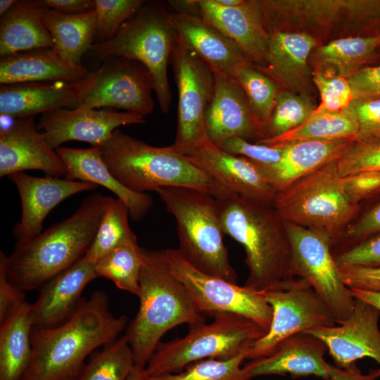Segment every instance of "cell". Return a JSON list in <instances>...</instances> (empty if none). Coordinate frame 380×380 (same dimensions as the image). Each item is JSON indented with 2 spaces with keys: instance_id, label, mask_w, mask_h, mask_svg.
Returning a JSON list of instances; mask_svg holds the SVG:
<instances>
[{
  "instance_id": "47",
  "label": "cell",
  "mask_w": 380,
  "mask_h": 380,
  "mask_svg": "<svg viewBox=\"0 0 380 380\" xmlns=\"http://www.w3.org/2000/svg\"><path fill=\"white\" fill-rule=\"evenodd\" d=\"M222 150L264 166L274 165L281 159L283 149L280 146L253 143L239 137L227 139L220 148Z\"/></svg>"
},
{
  "instance_id": "12",
  "label": "cell",
  "mask_w": 380,
  "mask_h": 380,
  "mask_svg": "<svg viewBox=\"0 0 380 380\" xmlns=\"http://www.w3.org/2000/svg\"><path fill=\"white\" fill-rule=\"evenodd\" d=\"M293 274L306 281L324 301L337 324L351 315L355 298L340 276L325 232L286 222Z\"/></svg>"
},
{
  "instance_id": "20",
  "label": "cell",
  "mask_w": 380,
  "mask_h": 380,
  "mask_svg": "<svg viewBox=\"0 0 380 380\" xmlns=\"http://www.w3.org/2000/svg\"><path fill=\"white\" fill-rule=\"evenodd\" d=\"M8 177L16 186L21 202V219L13 229L17 242L40 234L46 217L63 201L98 186L91 182L49 176L39 177L24 172L11 174Z\"/></svg>"
},
{
  "instance_id": "53",
  "label": "cell",
  "mask_w": 380,
  "mask_h": 380,
  "mask_svg": "<svg viewBox=\"0 0 380 380\" xmlns=\"http://www.w3.org/2000/svg\"><path fill=\"white\" fill-rule=\"evenodd\" d=\"M380 376V369L363 374L356 363L346 368L330 364L329 380H376Z\"/></svg>"
},
{
  "instance_id": "17",
  "label": "cell",
  "mask_w": 380,
  "mask_h": 380,
  "mask_svg": "<svg viewBox=\"0 0 380 380\" xmlns=\"http://www.w3.org/2000/svg\"><path fill=\"white\" fill-rule=\"evenodd\" d=\"M213 93L206 110L208 140L220 148L227 139L239 137L255 143L267 138L239 84L232 78L214 74Z\"/></svg>"
},
{
  "instance_id": "40",
  "label": "cell",
  "mask_w": 380,
  "mask_h": 380,
  "mask_svg": "<svg viewBox=\"0 0 380 380\" xmlns=\"http://www.w3.org/2000/svg\"><path fill=\"white\" fill-rule=\"evenodd\" d=\"M234 80L241 87L253 113L265 129L280 87L273 79L250 63L238 70Z\"/></svg>"
},
{
  "instance_id": "43",
  "label": "cell",
  "mask_w": 380,
  "mask_h": 380,
  "mask_svg": "<svg viewBox=\"0 0 380 380\" xmlns=\"http://www.w3.org/2000/svg\"><path fill=\"white\" fill-rule=\"evenodd\" d=\"M312 76L321 100L312 114L341 112L353 100L348 79L319 70H312Z\"/></svg>"
},
{
  "instance_id": "25",
  "label": "cell",
  "mask_w": 380,
  "mask_h": 380,
  "mask_svg": "<svg viewBox=\"0 0 380 380\" xmlns=\"http://www.w3.org/2000/svg\"><path fill=\"white\" fill-rule=\"evenodd\" d=\"M169 18L179 39L213 74L234 79L238 70L249 63L233 40L201 17L175 12L169 7Z\"/></svg>"
},
{
  "instance_id": "14",
  "label": "cell",
  "mask_w": 380,
  "mask_h": 380,
  "mask_svg": "<svg viewBox=\"0 0 380 380\" xmlns=\"http://www.w3.org/2000/svg\"><path fill=\"white\" fill-rule=\"evenodd\" d=\"M170 63L178 91L177 131L172 146L190 157L209 141L205 118L213 93L214 74L178 36Z\"/></svg>"
},
{
  "instance_id": "36",
  "label": "cell",
  "mask_w": 380,
  "mask_h": 380,
  "mask_svg": "<svg viewBox=\"0 0 380 380\" xmlns=\"http://www.w3.org/2000/svg\"><path fill=\"white\" fill-rule=\"evenodd\" d=\"M142 265L141 247L137 241L128 242L110 251L96 262L98 277L111 280L120 289L139 297Z\"/></svg>"
},
{
  "instance_id": "26",
  "label": "cell",
  "mask_w": 380,
  "mask_h": 380,
  "mask_svg": "<svg viewBox=\"0 0 380 380\" xmlns=\"http://www.w3.org/2000/svg\"><path fill=\"white\" fill-rule=\"evenodd\" d=\"M96 262L85 255L43 286L32 305L34 327H51L66 321L76 310L86 286L97 278Z\"/></svg>"
},
{
  "instance_id": "2",
  "label": "cell",
  "mask_w": 380,
  "mask_h": 380,
  "mask_svg": "<svg viewBox=\"0 0 380 380\" xmlns=\"http://www.w3.org/2000/svg\"><path fill=\"white\" fill-rule=\"evenodd\" d=\"M101 192L85 198L68 218L38 235L0 252L8 281L23 291L43 286L85 255L111 199Z\"/></svg>"
},
{
  "instance_id": "38",
  "label": "cell",
  "mask_w": 380,
  "mask_h": 380,
  "mask_svg": "<svg viewBox=\"0 0 380 380\" xmlns=\"http://www.w3.org/2000/svg\"><path fill=\"white\" fill-rule=\"evenodd\" d=\"M249 349L229 358H208L189 365L182 371L155 376L145 375L144 380H251L241 367Z\"/></svg>"
},
{
  "instance_id": "13",
  "label": "cell",
  "mask_w": 380,
  "mask_h": 380,
  "mask_svg": "<svg viewBox=\"0 0 380 380\" xmlns=\"http://www.w3.org/2000/svg\"><path fill=\"white\" fill-rule=\"evenodd\" d=\"M76 84L80 108L108 107L142 116L154 110L152 75L144 65L133 59L108 58Z\"/></svg>"
},
{
  "instance_id": "48",
  "label": "cell",
  "mask_w": 380,
  "mask_h": 380,
  "mask_svg": "<svg viewBox=\"0 0 380 380\" xmlns=\"http://www.w3.org/2000/svg\"><path fill=\"white\" fill-rule=\"evenodd\" d=\"M370 200L372 203L354 219L341 237H343L348 246L380 232V194Z\"/></svg>"
},
{
  "instance_id": "29",
  "label": "cell",
  "mask_w": 380,
  "mask_h": 380,
  "mask_svg": "<svg viewBox=\"0 0 380 380\" xmlns=\"http://www.w3.org/2000/svg\"><path fill=\"white\" fill-rule=\"evenodd\" d=\"M353 141L305 140L280 145L283 153L279 162L271 166L260 165L277 193L336 161Z\"/></svg>"
},
{
  "instance_id": "18",
  "label": "cell",
  "mask_w": 380,
  "mask_h": 380,
  "mask_svg": "<svg viewBox=\"0 0 380 380\" xmlns=\"http://www.w3.org/2000/svg\"><path fill=\"white\" fill-rule=\"evenodd\" d=\"M267 45L262 64L255 67L280 87L308 95L312 82L309 59L319 41L312 35L264 25Z\"/></svg>"
},
{
  "instance_id": "16",
  "label": "cell",
  "mask_w": 380,
  "mask_h": 380,
  "mask_svg": "<svg viewBox=\"0 0 380 380\" xmlns=\"http://www.w3.org/2000/svg\"><path fill=\"white\" fill-rule=\"evenodd\" d=\"M144 116L130 112L90 108H60L44 113L37 127L54 149L68 141L99 146L120 126L145 123Z\"/></svg>"
},
{
  "instance_id": "32",
  "label": "cell",
  "mask_w": 380,
  "mask_h": 380,
  "mask_svg": "<svg viewBox=\"0 0 380 380\" xmlns=\"http://www.w3.org/2000/svg\"><path fill=\"white\" fill-rule=\"evenodd\" d=\"M42 21L51 36L53 50L74 68L83 66L82 56L91 51L96 31L95 9L69 13L48 8Z\"/></svg>"
},
{
  "instance_id": "39",
  "label": "cell",
  "mask_w": 380,
  "mask_h": 380,
  "mask_svg": "<svg viewBox=\"0 0 380 380\" xmlns=\"http://www.w3.org/2000/svg\"><path fill=\"white\" fill-rule=\"evenodd\" d=\"M134 365L125 335L104 346L84 368L78 380H126Z\"/></svg>"
},
{
  "instance_id": "4",
  "label": "cell",
  "mask_w": 380,
  "mask_h": 380,
  "mask_svg": "<svg viewBox=\"0 0 380 380\" xmlns=\"http://www.w3.org/2000/svg\"><path fill=\"white\" fill-rule=\"evenodd\" d=\"M141 253L139 307L125 336L134 365L144 369L165 333L182 324L205 323V318L184 286L165 266L158 251L141 248Z\"/></svg>"
},
{
  "instance_id": "30",
  "label": "cell",
  "mask_w": 380,
  "mask_h": 380,
  "mask_svg": "<svg viewBox=\"0 0 380 380\" xmlns=\"http://www.w3.org/2000/svg\"><path fill=\"white\" fill-rule=\"evenodd\" d=\"M89 73L84 65L74 68L65 63L52 47L19 51L0 58L1 84L37 82L74 83Z\"/></svg>"
},
{
  "instance_id": "33",
  "label": "cell",
  "mask_w": 380,
  "mask_h": 380,
  "mask_svg": "<svg viewBox=\"0 0 380 380\" xmlns=\"http://www.w3.org/2000/svg\"><path fill=\"white\" fill-rule=\"evenodd\" d=\"M32 305L25 301L0 323V380H21L32 355Z\"/></svg>"
},
{
  "instance_id": "52",
  "label": "cell",
  "mask_w": 380,
  "mask_h": 380,
  "mask_svg": "<svg viewBox=\"0 0 380 380\" xmlns=\"http://www.w3.org/2000/svg\"><path fill=\"white\" fill-rule=\"evenodd\" d=\"M24 291L7 279L4 265L0 261V323L25 302Z\"/></svg>"
},
{
  "instance_id": "28",
  "label": "cell",
  "mask_w": 380,
  "mask_h": 380,
  "mask_svg": "<svg viewBox=\"0 0 380 380\" xmlns=\"http://www.w3.org/2000/svg\"><path fill=\"white\" fill-rule=\"evenodd\" d=\"M76 82H43L1 84L0 115L14 119L34 118L60 108H77Z\"/></svg>"
},
{
  "instance_id": "11",
  "label": "cell",
  "mask_w": 380,
  "mask_h": 380,
  "mask_svg": "<svg viewBox=\"0 0 380 380\" xmlns=\"http://www.w3.org/2000/svg\"><path fill=\"white\" fill-rule=\"evenodd\" d=\"M261 6L272 26L315 37L334 28L366 37L374 18L372 0H262Z\"/></svg>"
},
{
  "instance_id": "27",
  "label": "cell",
  "mask_w": 380,
  "mask_h": 380,
  "mask_svg": "<svg viewBox=\"0 0 380 380\" xmlns=\"http://www.w3.org/2000/svg\"><path fill=\"white\" fill-rule=\"evenodd\" d=\"M56 150L65 167L64 178L91 182L108 189L125 203L133 220H142L151 208V196L129 189L114 177L103 160L99 146L87 148L60 146Z\"/></svg>"
},
{
  "instance_id": "23",
  "label": "cell",
  "mask_w": 380,
  "mask_h": 380,
  "mask_svg": "<svg viewBox=\"0 0 380 380\" xmlns=\"http://www.w3.org/2000/svg\"><path fill=\"white\" fill-rule=\"evenodd\" d=\"M327 350L321 339L298 333L279 342L268 355L251 360L243 367L251 379L289 374L293 378L313 375L329 380L330 364L324 358Z\"/></svg>"
},
{
  "instance_id": "45",
  "label": "cell",
  "mask_w": 380,
  "mask_h": 380,
  "mask_svg": "<svg viewBox=\"0 0 380 380\" xmlns=\"http://www.w3.org/2000/svg\"><path fill=\"white\" fill-rule=\"evenodd\" d=\"M343 112L357 125L356 141H380V99H353Z\"/></svg>"
},
{
  "instance_id": "55",
  "label": "cell",
  "mask_w": 380,
  "mask_h": 380,
  "mask_svg": "<svg viewBox=\"0 0 380 380\" xmlns=\"http://www.w3.org/2000/svg\"><path fill=\"white\" fill-rule=\"evenodd\" d=\"M349 293L353 298L372 305L380 310V291L349 288Z\"/></svg>"
},
{
  "instance_id": "56",
  "label": "cell",
  "mask_w": 380,
  "mask_h": 380,
  "mask_svg": "<svg viewBox=\"0 0 380 380\" xmlns=\"http://www.w3.org/2000/svg\"><path fill=\"white\" fill-rule=\"evenodd\" d=\"M144 369L134 365L126 380H144L145 374Z\"/></svg>"
},
{
  "instance_id": "22",
  "label": "cell",
  "mask_w": 380,
  "mask_h": 380,
  "mask_svg": "<svg viewBox=\"0 0 380 380\" xmlns=\"http://www.w3.org/2000/svg\"><path fill=\"white\" fill-rule=\"evenodd\" d=\"M188 158L227 191L257 202L273 204L277 192L260 165L230 154L210 141Z\"/></svg>"
},
{
  "instance_id": "9",
  "label": "cell",
  "mask_w": 380,
  "mask_h": 380,
  "mask_svg": "<svg viewBox=\"0 0 380 380\" xmlns=\"http://www.w3.org/2000/svg\"><path fill=\"white\" fill-rule=\"evenodd\" d=\"M213 321L189 326L183 337L160 342L148 361L147 376L177 372L208 358H229L261 338L266 331L252 320L234 313H217Z\"/></svg>"
},
{
  "instance_id": "5",
  "label": "cell",
  "mask_w": 380,
  "mask_h": 380,
  "mask_svg": "<svg viewBox=\"0 0 380 380\" xmlns=\"http://www.w3.org/2000/svg\"><path fill=\"white\" fill-rule=\"evenodd\" d=\"M99 147L110 172L134 192L187 187L217 198L227 191L172 145L153 146L117 129Z\"/></svg>"
},
{
  "instance_id": "35",
  "label": "cell",
  "mask_w": 380,
  "mask_h": 380,
  "mask_svg": "<svg viewBox=\"0 0 380 380\" xmlns=\"http://www.w3.org/2000/svg\"><path fill=\"white\" fill-rule=\"evenodd\" d=\"M357 123L343 111L311 114L300 125L285 134L257 142L280 146L305 140L356 139Z\"/></svg>"
},
{
  "instance_id": "51",
  "label": "cell",
  "mask_w": 380,
  "mask_h": 380,
  "mask_svg": "<svg viewBox=\"0 0 380 380\" xmlns=\"http://www.w3.org/2000/svg\"><path fill=\"white\" fill-rule=\"evenodd\" d=\"M339 272L348 288L380 291V268L348 267L339 268Z\"/></svg>"
},
{
  "instance_id": "6",
  "label": "cell",
  "mask_w": 380,
  "mask_h": 380,
  "mask_svg": "<svg viewBox=\"0 0 380 380\" xmlns=\"http://www.w3.org/2000/svg\"><path fill=\"white\" fill-rule=\"evenodd\" d=\"M156 191L175 219L177 250L184 259L204 273L236 283L216 198L187 187H164Z\"/></svg>"
},
{
  "instance_id": "44",
  "label": "cell",
  "mask_w": 380,
  "mask_h": 380,
  "mask_svg": "<svg viewBox=\"0 0 380 380\" xmlns=\"http://www.w3.org/2000/svg\"><path fill=\"white\" fill-rule=\"evenodd\" d=\"M335 163L341 177L363 171H380V141L354 140Z\"/></svg>"
},
{
  "instance_id": "50",
  "label": "cell",
  "mask_w": 380,
  "mask_h": 380,
  "mask_svg": "<svg viewBox=\"0 0 380 380\" xmlns=\"http://www.w3.org/2000/svg\"><path fill=\"white\" fill-rule=\"evenodd\" d=\"M348 81L353 99H380V65L365 66Z\"/></svg>"
},
{
  "instance_id": "34",
  "label": "cell",
  "mask_w": 380,
  "mask_h": 380,
  "mask_svg": "<svg viewBox=\"0 0 380 380\" xmlns=\"http://www.w3.org/2000/svg\"><path fill=\"white\" fill-rule=\"evenodd\" d=\"M380 35L338 37L318 46L310 56L313 70L348 79L376 56Z\"/></svg>"
},
{
  "instance_id": "24",
  "label": "cell",
  "mask_w": 380,
  "mask_h": 380,
  "mask_svg": "<svg viewBox=\"0 0 380 380\" xmlns=\"http://www.w3.org/2000/svg\"><path fill=\"white\" fill-rule=\"evenodd\" d=\"M201 17L233 40L247 61L255 67L264 61L267 45L258 1L243 0L234 7H225L215 0H197Z\"/></svg>"
},
{
  "instance_id": "59",
  "label": "cell",
  "mask_w": 380,
  "mask_h": 380,
  "mask_svg": "<svg viewBox=\"0 0 380 380\" xmlns=\"http://www.w3.org/2000/svg\"><path fill=\"white\" fill-rule=\"evenodd\" d=\"M377 53H380V46H379V49L377 50Z\"/></svg>"
},
{
  "instance_id": "19",
  "label": "cell",
  "mask_w": 380,
  "mask_h": 380,
  "mask_svg": "<svg viewBox=\"0 0 380 380\" xmlns=\"http://www.w3.org/2000/svg\"><path fill=\"white\" fill-rule=\"evenodd\" d=\"M380 310L355 298L350 316L339 326L317 328L308 331L327 346L335 365L346 368L365 357L380 364Z\"/></svg>"
},
{
  "instance_id": "10",
  "label": "cell",
  "mask_w": 380,
  "mask_h": 380,
  "mask_svg": "<svg viewBox=\"0 0 380 380\" xmlns=\"http://www.w3.org/2000/svg\"><path fill=\"white\" fill-rule=\"evenodd\" d=\"M158 253L203 315L234 313L248 318L266 332L268 331L272 308L263 292L204 273L185 260L177 249L158 250Z\"/></svg>"
},
{
  "instance_id": "54",
  "label": "cell",
  "mask_w": 380,
  "mask_h": 380,
  "mask_svg": "<svg viewBox=\"0 0 380 380\" xmlns=\"http://www.w3.org/2000/svg\"><path fill=\"white\" fill-rule=\"evenodd\" d=\"M44 5L63 13H84L94 9V0H43Z\"/></svg>"
},
{
  "instance_id": "57",
  "label": "cell",
  "mask_w": 380,
  "mask_h": 380,
  "mask_svg": "<svg viewBox=\"0 0 380 380\" xmlns=\"http://www.w3.org/2000/svg\"><path fill=\"white\" fill-rule=\"evenodd\" d=\"M15 0H1L0 1V15L5 14L14 4Z\"/></svg>"
},
{
  "instance_id": "7",
  "label": "cell",
  "mask_w": 380,
  "mask_h": 380,
  "mask_svg": "<svg viewBox=\"0 0 380 380\" xmlns=\"http://www.w3.org/2000/svg\"><path fill=\"white\" fill-rule=\"evenodd\" d=\"M177 37L167 1H151L146 2L112 39L95 42L91 52L98 62L122 56L144 65L152 75L160 108L167 113L172 101L167 67Z\"/></svg>"
},
{
  "instance_id": "58",
  "label": "cell",
  "mask_w": 380,
  "mask_h": 380,
  "mask_svg": "<svg viewBox=\"0 0 380 380\" xmlns=\"http://www.w3.org/2000/svg\"><path fill=\"white\" fill-rule=\"evenodd\" d=\"M218 4L225 7H234L241 4L243 0H215Z\"/></svg>"
},
{
  "instance_id": "8",
  "label": "cell",
  "mask_w": 380,
  "mask_h": 380,
  "mask_svg": "<svg viewBox=\"0 0 380 380\" xmlns=\"http://www.w3.org/2000/svg\"><path fill=\"white\" fill-rule=\"evenodd\" d=\"M272 205L286 222L327 232L332 246L360 211L348 196L335 161L277 192Z\"/></svg>"
},
{
  "instance_id": "37",
  "label": "cell",
  "mask_w": 380,
  "mask_h": 380,
  "mask_svg": "<svg viewBox=\"0 0 380 380\" xmlns=\"http://www.w3.org/2000/svg\"><path fill=\"white\" fill-rule=\"evenodd\" d=\"M129 211L119 198H111L99 226L96 236L85 256L96 262L116 247L128 242L137 241L132 231L128 216Z\"/></svg>"
},
{
  "instance_id": "3",
  "label": "cell",
  "mask_w": 380,
  "mask_h": 380,
  "mask_svg": "<svg viewBox=\"0 0 380 380\" xmlns=\"http://www.w3.org/2000/svg\"><path fill=\"white\" fill-rule=\"evenodd\" d=\"M216 199L224 234L245 251L249 272L244 286L262 292L292 286L298 279L291 270L289 236L273 205L229 191Z\"/></svg>"
},
{
  "instance_id": "42",
  "label": "cell",
  "mask_w": 380,
  "mask_h": 380,
  "mask_svg": "<svg viewBox=\"0 0 380 380\" xmlns=\"http://www.w3.org/2000/svg\"><path fill=\"white\" fill-rule=\"evenodd\" d=\"M146 2L144 0H94L96 42L112 39Z\"/></svg>"
},
{
  "instance_id": "21",
  "label": "cell",
  "mask_w": 380,
  "mask_h": 380,
  "mask_svg": "<svg viewBox=\"0 0 380 380\" xmlns=\"http://www.w3.org/2000/svg\"><path fill=\"white\" fill-rule=\"evenodd\" d=\"M27 170L53 177H64L65 172L63 160L37 129L34 118L15 119L0 130V177Z\"/></svg>"
},
{
  "instance_id": "31",
  "label": "cell",
  "mask_w": 380,
  "mask_h": 380,
  "mask_svg": "<svg viewBox=\"0 0 380 380\" xmlns=\"http://www.w3.org/2000/svg\"><path fill=\"white\" fill-rule=\"evenodd\" d=\"M43 1L17 0L0 20V56L52 47L53 40L42 17Z\"/></svg>"
},
{
  "instance_id": "41",
  "label": "cell",
  "mask_w": 380,
  "mask_h": 380,
  "mask_svg": "<svg viewBox=\"0 0 380 380\" xmlns=\"http://www.w3.org/2000/svg\"><path fill=\"white\" fill-rule=\"evenodd\" d=\"M316 107L309 96L281 89L270 120L265 127L267 138L282 135L298 127Z\"/></svg>"
},
{
  "instance_id": "46",
  "label": "cell",
  "mask_w": 380,
  "mask_h": 380,
  "mask_svg": "<svg viewBox=\"0 0 380 380\" xmlns=\"http://www.w3.org/2000/svg\"><path fill=\"white\" fill-rule=\"evenodd\" d=\"M332 253L338 268H380V232Z\"/></svg>"
},
{
  "instance_id": "49",
  "label": "cell",
  "mask_w": 380,
  "mask_h": 380,
  "mask_svg": "<svg viewBox=\"0 0 380 380\" xmlns=\"http://www.w3.org/2000/svg\"><path fill=\"white\" fill-rule=\"evenodd\" d=\"M350 201L360 205L380 194V171H363L342 177Z\"/></svg>"
},
{
  "instance_id": "1",
  "label": "cell",
  "mask_w": 380,
  "mask_h": 380,
  "mask_svg": "<svg viewBox=\"0 0 380 380\" xmlns=\"http://www.w3.org/2000/svg\"><path fill=\"white\" fill-rule=\"evenodd\" d=\"M127 322L126 316L110 312L104 292L96 291L63 323L33 327L32 355L21 380H70L85 358L116 340Z\"/></svg>"
},
{
  "instance_id": "15",
  "label": "cell",
  "mask_w": 380,
  "mask_h": 380,
  "mask_svg": "<svg viewBox=\"0 0 380 380\" xmlns=\"http://www.w3.org/2000/svg\"><path fill=\"white\" fill-rule=\"evenodd\" d=\"M263 293L272 308V322L268 331L251 346L247 359L268 355L279 342L293 334L336 324L324 301L301 278L287 289Z\"/></svg>"
}]
</instances>
